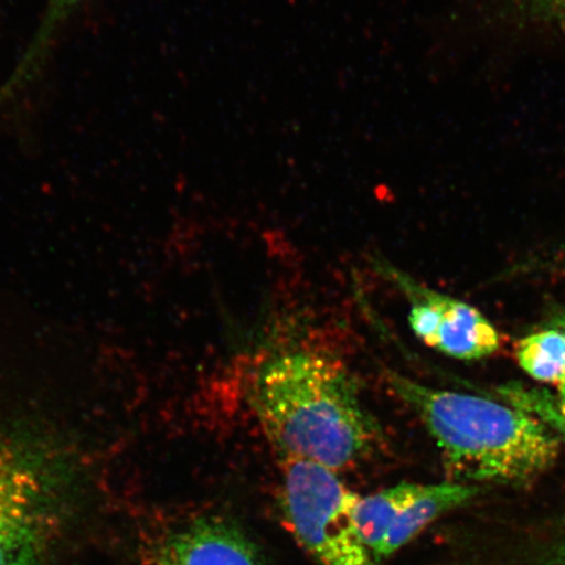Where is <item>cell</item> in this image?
I'll return each mask as SVG.
<instances>
[{
  "instance_id": "obj_1",
  "label": "cell",
  "mask_w": 565,
  "mask_h": 565,
  "mask_svg": "<svg viewBox=\"0 0 565 565\" xmlns=\"http://www.w3.org/2000/svg\"><path fill=\"white\" fill-rule=\"evenodd\" d=\"M252 401L279 461L301 459L338 472L380 440L356 377L324 353L292 351L268 360L254 380Z\"/></svg>"
},
{
  "instance_id": "obj_2",
  "label": "cell",
  "mask_w": 565,
  "mask_h": 565,
  "mask_svg": "<svg viewBox=\"0 0 565 565\" xmlns=\"http://www.w3.org/2000/svg\"><path fill=\"white\" fill-rule=\"evenodd\" d=\"M386 377L395 394L418 414L449 475L462 483L527 482L550 469L559 455L553 430L524 408L475 394L436 391L397 372L388 371Z\"/></svg>"
},
{
  "instance_id": "obj_3",
  "label": "cell",
  "mask_w": 565,
  "mask_h": 565,
  "mask_svg": "<svg viewBox=\"0 0 565 565\" xmlns=\"http://www.w3.org/2000/svg\"><path fill=\"white\" fill-rule=\"evenodd\" d=\"M281 503L289 527L320 565H377L359 533V494L321 465L286 459Z\"/></svg>"
},
{
  "instance_id": "obj_4",
  "label": "cell",
  "mask_w": 565,
  "mask_h": 565,
  "mask_svg": "<svg viewBox=\"0 0 565 565\" xmlns=\"http://www.w3.org/2000/svg\"><path fill=\"white\" fill-rule=\"evenodd\" d=\"M477 492L476 486L461 482L401 483L360 497L355 508L359 533L374 559H385L443 514L468 503Z\"/></svg>"
},
{
  "instance_id": "obj_5",
  "label": "cell",
  "mask_w": 565,
  "mask_h": 565,
  "mask_svg": "<svg viewBox=\"0 0 565 565\" xmlns=\"http://www.w3.org/2000/svg\"><path fill=\"white\" fill-rule=\"evenodd\" d=\"M54 480L30 457L0 444V526L21 522L65 524Z\"/></svg>"
},
{
  "instance_id": "obj_6",
  "label": "cell",
  "mask_w": 565,
  "mask_h": 565,
  "mask_svg": "<svg viewBox=\"0 0 565 565\" xmlns=\"http://www.w3.org/2000/svg\"><path fill=\"white\" fill-rule=\"evenodd\" d=\"M150 565H264L250 541L230 522L196 519L162 543Z\"/></svg>"
},
{
  "instance_id": "obj_7",
  "label": "cell",
  "mask_w": 565,
  "mask_h": 565,
  "mask_svg": "<svg viewBox=\"0 0 565 565\" xmlns=\"http://www.w3.org/2000/svg\"><path fill=\"white\" fill-rule=\"evenodd\" d=\"M437 312L436 334L430 348L461 360H479L500 348L493 324L475 307L420 285Z\"/></svg>"
},
{
  "instance_id": "obj_8",
  "label": "cell",
  "mask_w": 565,
  "mask_h": 565,
  "mask_svg": "<svg viewBox=\"0 0 565 565\" xmlns=\"http://www.w3.org/2000/svg\"><path fill=\"white\" fill-rule=\"evenodd\" d=\"M83 2L86 0H49L44 18H42L31 44L25 49L9 79L0 86V108L15 98L19 92L24 90L35 79L42 66L45 65L56 34Z\"/></svg>"
},
{
  "instance_id": "obj_9",
  "label": "cell",
  "mask_w": 565,
  "mask_h": 565,
  "mask_svg": "<svg viewBox=\"0 0 565 565\" xmlns=\"http://www.w3.org/2000/svg\"><path fill=\"white\" fill-rule=\"evenodd\" d=\"M515 358L522 370L539 383H565V328L536 331L522 338L515 348Z\"/></svg>"
},
{
  "instance_id": "obj_10",
  "label": "cell",
  "mask_w": 565,
  "mask_h": 565,
  "mask_svg": "<svg viewBox=\"0 0 565 565\" xmlns=\"http://www.w3.org/2000/svg\"><path fill=\"white\" fill-rule=\"evenodd\" d=\"M58 522L0 526V565H42L62 534Z\"/></svg>"
},
{
  "instance_id": "obj_11",
  "label": "cell",
  "mask_w": 565,
  "mask_h": 565,
  "mask_svg": "<svg viewBox=\"0 0 565 565\" xmlns=\"http://www.w3.org/2000/svg\"><path fill=\"white\" fill-rule=\"evenodd\" d=\"M510 395L514 398L515 406L524 408L525 412L545 423L547 427L554 428L556 433L565 436V415L557 413L556 409L548 406L540 392L512 388Z\"/></svg>"
},
{
  "instance_id": "obj_12",
  "label": "cell",
  "mask_w": 565,
  "mask_h": 565,
  "mask_svg": "<svg viewBox=\"0 0 565 565\" xmlns=\"http://www.w3.org/2000/svg\"><path fill=\"white\" fill-rule=\"evenodd\" d=\"M525 17L565 32V0H513Z\"/></svg>"
},
{
  "instance_id": "obj_13",
  "label": "cell",
  "mask_w": 565,
  "mask_h": 565,
  "mask_svg": "<svg viewBox=\"0 0 565 565\" xmlns=\"http://www.w3.org/2000/svg\"><path fill=\"white\" fill-rule=\"evenodd\" d=\"M561 327L565 328V317L559 322ZM557 391H559V394H557V398H554L553 395H550L545 392H541L543 399L547 402V404L556 409L557 413L565 415V383L557 387Z\"/></svg>"
},
{
  "instance_id": "obj_14",
  "label": "cell",
  "mask_w": 565,
  "mask_h": 565,
  "mask_svg": "<svg viewBox=\"0 0 565 565\" xmlns=\"http://www.w3.org/2000/svg\"><path fill=\"white\" fill-rule=\"evenodd\" d=\"M548 565H565V541Z\"/></svg>"
}]
</instances>
